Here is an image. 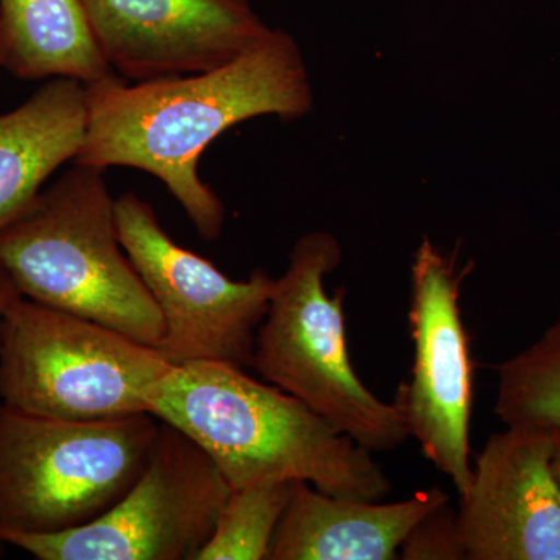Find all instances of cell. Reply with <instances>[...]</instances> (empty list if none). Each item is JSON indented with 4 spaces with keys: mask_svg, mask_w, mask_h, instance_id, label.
I'll return each mask as SVG.
<instances>
[{
    "mask_svg": "<svg viewBox=\"0 0 560 560\" xmlns=\"http://www.w3.org/2000/svg\"><path fill=\"white\" fill-rule=\"evenodd\" d=\"M86 86L88 125L77 164L131 167L156 176L206 242L223 232L226 209L198 175L223 132L260 116L294 120L313 109L304 57L290 33L208 72L125 83L117 73Z\"/></svg>",
    "mask_w": 560,
    "mask_h": 560,
    "instance_id": "cell-1",
    "label": "cell"
},
{
    "mask_svg": "<svg viewBox=\"0 0 560 560\" xmlns=\"http://www.w3.org/2000/svg\"><path fill=\"white\" fill-rule=\"evenodd\" d=\"M150 415L197 442L231 489L305 481L342 499L381 501L393 485L374 453L296 397L220 361L172 366Z\"/></svg>",
    "mask_w": 560,
    "mask_h": 560,
    "instance_id": "cell-2",
    "label": "cell"
},
{
    "mask_svg": "<svg viewBox=\"0 0 560 560\" xmlns=\"http://www.w3.org/2000/svg\"><path fill=\"white\" fill-rule=\"evenodd\" d=\"M0 231L22 296L158 348L164 319L121 246L105 171L77 164Z\"/></svg>",
    "mask_w": 560,
    "mask_h": 560,
    "instance_id": "cell-3",
    "label": "cell"
},
{
    "mask_svg": "<svg viewBox=\"0 0 560 560\" xmlns=\"http://www.w3.org/2000/svg\"><path fill=\"white\" fill-rule=\"evenodd\" d=\"M341 260L329 232H308L294 243L257 329L253 368L366 451L394 452L410 440L407 425L396 405L378 399L353 371L346 290L329 294L324 287Z\"/></svg>",
    "mask_w": 560,
    "mask_h": 560,
    "instance_id": "cell-4",
    "label": "cell"
},
{
    "mask_svg": "<svg viewBox=\"0 0 560 560\" xmlns=\"http://www.w3.org/2000/svg\"><path fill=\"white\" fill-rule=\"evenodd\" d=\"M150 412L97 420L0 405V536L88 525L138 481L160 436Z\"/></svg>",
    "mask_w": 560,
    "mask_h": 560,
    "instance_id": "cell-5",
    "label": "cell"
},
{
    "mask_svg": "<svg viewBox=\"0 0 560 560\" xmlns=\"http://www.w3.org/2000/svg\"><path fill=\"white\" fill-rule=\"evenodd\" d=\"M172 366L156 348L21 296L3 320L0 405L68 420L150 412Z\"/></svg>",
    "mask_w": 560,
    "mask_h": 560,
    "instance_id": "cell-6",
    "label": "cell"
},
{
    "mask_svg": "<svg viewBox=\"0 0 560 560\" xmlns=\"http://www.w3.org/2000/svg\"><path fill=\"white\" fill-rule=\"evenodd\" d=\"M231 486L208 453L171 423L124 499L88 525L62 533H10L38 560H197L208 544Z\"/></svg>",
    "mask_w": 560,
    "mask_h": 560,
    "instance_id": "cell-7",
    "label": "cell"
},
{
    "mask_svg": "<svg viewBox=\"0 0 560 560\" xmlns=\"http://www.w3.org/2000/svg\"><path fill=\"white\" fill-rule=\"evenodd\" d=\"M117 230L140 279L164 319L158 350L173 366L220 361L253 368L254 341L275 279L256 268L232 280L162 228L153 206L128 191L116 200Z\"/></svg>",
    "mask_w": 560,
    "mask_h": 560,
    "instance_id": "cell-8",
    "label": "cell"
},
{
    "mask_svg": "<svg viewBox=\"0 0 560 560\" xmlns=\"http://www.w3.org/2000/svg\"><path fill=\"white\" fill-rule=\"evenodd\" d=\"M474 268H459L423 237L411 267L408 323L412 340L410 377L400 383L396 400L408 434L423 456L463 495L471 480L470 418L475 364L460 315L464 279Z\"/></svg>",
    "mask_w": 560,
    "mask_h": 560,
    "instance_id": "cell-9",
    "label": "cell"
},
{
    "mask_svg": "<svg viewBox=\"0 0 560 560\" xmlns=\"http://www.w3.org/2000/svg\"><path fill=\"white\" fill-rule=\"evenodd\" d=\"M95 43L127 80L208 72L270 38L249 0H81Z\"/></svg>",
    "mask_w": 560,
    "mask_h": 560,
    "instance_id": "cell-10",
    "label": "cell"
},
{
    "mask_svg": "<svg viewBox=\"0 0 560 560\" xmlns=\"http://www.w3.org/2000/svg\"><path fill=\"white\" fill-rule=\"evenodd\" d=\"M550 431L506 427L492 434L459 495L466 560H560V485Z\"/></svg>",
    "mask_w": 560,
    "mask_h": 560,
    "instance_id": "cell-11",
    "label": "cell"
},
{
    "mask_svg": "<svg viewBox=\"0 0 560 560\" xmlns=\"http://www.w3.org/2000/svg\"><path fill=\"white\" fill-rule=\"evenodd\" d=\"M441 488L383 504L342 499L294 481L268 560H394L427 514L448 503Z\"/></svg>",
    "mask_w": 560,
    "mask_h": 560,
    "instance_id": "cell-12",
    "label": "cell"
},
{
    "mask_svg": "<svg viewBox=\"0 0 560 560\" xmlns=\"http://www.w3.org/2000/svg\"><path fill=\"white\" fill-rule=\"evenodd\" d=\"M86 125V86L73 79H51L0 116V231L35 200L51 173L75 161Z\"/></svg>",
    "mask_w": 560,
    "mask_h": 560,
    "instance_id": "cell-13",
    "label": "cell"
},
{
    "mask_svg": "<svg viewBox=\"0 0 560 560\" xmlns=\"http://www.w3.org/2000/svg\"><path fill=\"white\" fill-rule=\"evenodd\" d=\"M7 66L24 80L73 79L90 84L113 75L81 0H0Z\"/></svg>",
    "mask_w": 560,
    "mask_h": 560,
    "instance_id": "cell-14",
    "label": "cell"
},
{
    "mask_svg": "<svg viewBox=\"0 0 560 560\" xmlns=\"http://www.w3.org/2000/svg\"><path fill=\"white\" fill-rule=\"evenodd\" d=\"M495 415L506 427L560 431V318L497 366Z\"/></svg>",
    "mask_w": 560,
    "mask_h": 560,
    "instance_id": "cell-15",
    "label": "cell"
},
{
    "mask_svg": "<svg viewBox=\"0 0 560 560\" xmlns=\"http://www.w3.org/2000/svg\"><path fill=\"white\" fill-rule=\"evenodd\" d=\"M294 481L232 489L197 560H268Z\"/></svg>",
    "mask_w": 560,
    "mask_h": 560,
    "instance_id": "cell-16",
    "label": "cell"
},
{
    "mask_svg": "<svg viewBox=\"0 0 560 560\" xmlns=\"http://www.w3.org/2000/svg\"><path fill=\"white\" fill-rule=\"evenodd\" d=\"M399 558L405 560H460L464 556L456 512L442 504L427 514L401 544Z\"/></svg>",
    "mask_w": 560,
    "mask_h": 560,
    "instance_id": "cell-17",
    "label": "cell"
},
{
    "mask_svg": "<svg viewBox=\"0 0 560 560\" xmlns=\"http://www.w3.org/2000/svg\"><path fill=\"white\" fill-rule=\"evenodd\" d=\"M22 294L14 285L13 280L7 275V271L0 267V340H2L3 320H5L7 312Z\"/></svg>",
    "mask_w": 560,
    "mask_h": 560,
    "instance_id": "cell-18",
    "label": "cell"
},
{
    "mask_svg": "<svg viewBox=\"0 0 560 560\" xmlns=\"http://www.w3.org/2000/svg\"><path fill=\"white\" fill-rule=\"evenodd\" d=\"M552 441H555V453H552V467H555L556 477L560 485V431H555Z\"/></svg>",
    "mask_w": 560,
    "mask_h": 560,
    "instance_id": "cell-19",
    "label": "cell"
},
{
    "mask_svg": "<svg viewBox=\"0 0 560 560\" xmlns=\"http://www.w3.org/2000/svg\"><path fill=\"white\" fill-rule=\"evenodd\" d=\"M7 66L5 39H3L2 24H0V68Z\"/></svg>",
    "mask_w": 560,
    "mask_h": 560,
    "instance_id": "cell-20",
    "label": "cell"
},
{
    "mask_svg": "<svg viewBox=\"0 0 560 560\" xmlns=\"http://www.w3.org/2000/svg\"><path fill=\"white\" fill-rule=\"evenodd\" d=\"M559 318H560V316H559Z\"/></svg>",
    "mask_w": 560,
    "mask_h": 560,
    "instance_id": "cell-21",
    "label": "cell"
}]
</instances>
